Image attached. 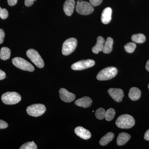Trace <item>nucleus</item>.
<instances>
[{"instance_id":"f257e3e1","label":"nucleus","mask_w":149,"mask_h":149,"mask_svg":"<svg viewBox=\"0 0 149 149\" xmlns=\"http://www.w3.org/2000/svg\"><path fill=\"white\" fill-rule=\"evenodd\" d=\"M118 127L123 129H128L133 127L135 120L133 116L128 114L121 115L118 118L116 121Z\"/></svg>"},{"instance_id":"f03ea898","label":"nucleus","mask_w":149,"mask_h":149,"mask_svg":"<svg viewBox=\"0 0 149 149\" xmlns=\"http://www.w3.org/2000/svg\"><path fill=\"white\" fill-rule=\"evenodd\" d=\"M117 72L115 67H108L101 70L97 75V78L100 81L110 80L116 76Z\"/></svg>"},{"instance_id":"7ed1b4c3","label":"nucleus","mask_w":149,"mask_h":149,"mask_svg":"<svg viewBox=\"0 0 149 149\" xmlns=\"http://www.w3.org/2000/svg\"><path fill=\"white\" fill-rule=\"evenodd\" d=\"M1 100L3 103L6 104H15L21 101V97L16 92H7L3 94Z\"/></svg>"},{"instance_id":"20e7f679","label":"nucleus","mask_w":149,"mask_h":149,"mask_svg":"<svg viewBox=\"0 0 149 149\" xmlns=\"http://www.w3.org/2000/svg\"><path fill=\"white\" fill-rule=\"evenodd\" d=\"M76 10L79 14L87 15L93 13L94 8L91 3L86 1H77L76 6Z\"/></svg>"},{"instance_id":"39448f33","label":"nucleus","mask_w":149,"mask_h":149,"mask_svg":"<svg viewBox=\"0 0 149 149\" xmlns=\"http://www.w3.org/2000/svg\"><path fill=\"white\" fill-rule=\"evenodd\" d=\"M77 43V40L75 38H70L65 40L63 45V54L68 56L72 53L76 49Z\"/></svg>"},{"instance_id":"423d86ee","label":"nucleus","mask_w":149,"mask_h":149,"mask_svg":"<svg viewBox=\"0 0 149 149\" xmlns=\"http://www.w3.org/2000/svg\"><path fill=\"white\" fill-rule=\"evenodd\" d=\"M12 63L17 68L22 70L29 72L35 70L34 66L30 63L22 58H14L12 59Z\"/></svg>"},{"instance_id":"0eeeda50","label":"nucleus","mask_w":149,"mask_h":149,"mask_svg":"<svg viewBox=\"0 0 149 149\" xmlns=\"http://www.w3.org/2000/svg\"><path fill=\"white\" fill-rule=\"evenodd\" d=\"M26 54L33 63L39 68H43L45 65L43 59L37 51L34 49H29L27 51Z\"/></svg>"},{"instance_id":"6e6552de","label":"nucleus","mask_w":149,"mask_h":149,"mask_svg":"<svg viewBox=\"0 0 149 149\" xmlns=\"http://www.w3.org/2000/svg\"><path fill=\"white\" fill-rule=\"evenodd\" d=\"M46 110L45 106L41 104H34L27 107V113L33 117L41 116L45 113Z\"/></svg>"},{"instance_id":"1a4fd4ad","label":"nucleus","mask_w":149,"mask_h":149,"mask_svg":"<svg viewBox=\"0 0 149 149\" xmlns=\"http://www.w3.org/2000/svg\"><path fill=\"white\" fill-rule=\"evenodd\" d=\"M95 62L93 60H85L73 63L71 67L73 70H81L92 67L95 65Z\"/></svg>"},{"instance_id":"9d476101","label":"nucleus","mask_w":149,"mask_h":149,"mask_svg":"<svg viewBox=\"0 0 149 149\" xmlns=\"http://www.w3.org/2000/svg\"><path fill=\"white\" fill-rule=\"evenodd\" d=\"M110 96L115 101L120 102L122 101L123 98L124 97L123 92L121 89L119 88H110L108 91Z\"/></svg>"},{"instance_id":"9b49d317","label":"nucleus","mask_w":149,"mask_h":149,"mask_svg":"<svg viewBox=\"0 0 149 149\" xmlns=\"http://www.w3.org/2000/svg\"><path fill=\"white\" fill-rule=\"evenodd\" d=\"M59 92L61 99L63 101L65 102H70L75 98V95L74 94L70 93L64 88H61Z\"/></svg>"},{"instance_id":"f8f14e48","label":"nucleus","mask_w":149,"mask_h":149,"mask_svg":"<svg viewBox=\"0 0 149 149\" xmlns=\"http://www.w3.org/2000/svg\"><path fill=\"white\" fill-rule=\"evenodd\" d=\"M74 0H67L63 5V9L65 13L67 16H70L73 13L75 7Z\"/></svg>"},{"instance_id":"ddd939ff","label":"nucleus","mask_w":149,"mask_h":149,"mask_svg":"<svg viewBox=\"0 0 149 149\" xmlns=\"http://www.w3.org/2000/svg\"><path fill=\"white\" fill-rule=\"evenodd\" d=\"M74 133L77 136L84 140H88L91 137V132L81 126L76 127L74 129Z\"/></svg>"},{"instance_id":"4468645a","label":"nucleus","mask_w":149,"mask_h":149,"mask_svg":"<svg viewBox=\"0 0 149 149\" xmlns=\"http://www.w3.org/2000/svg\"><path fill=\"white\" fill-rule=\"evenodd\" d=\"M112 10L110 7H107L103 11L101 15V21L104 24H108L111 20Z\"/></svg>"},{"instance_id":"2eb2a0df","label":"nucleus","mask_w":149,"mask_h":149,"mask_svg":"<svg viewBox=\"0 0 149 149\" xmlns=\"http://www.w3.org/2000/svg\"><path fill=\"white\" fill-rule=\"evenodd\" d=\"M92 103H93V101L91 98L88 97H84L77 100L74 103L77 106L82 107L84 108H86L91 107Z\"/></svg>"},{"instance_id":"dca6fc26","label":"nucleus","mask_w":149,"mask_h":149,"mask_svg":"<svg viewBox=\"0 0 149 149\" xmlns=\"http://www.w3.org/2000/svg\"><path fill=\"white\" fill-rule=\"evenodd\" d=\"M105 40L102 36H99L97 38V42L95 45L92 48V52L95 54H98L99 52L103 50Z\"/></svg>"},{"instance_id":"f3484780","label":"nucleus","mask_w":149,"mask_h":149,"mask_svg":"<svg viewBox=\"0 0 149 149\" xmlns=\"http://www.w3.org/2000/svg\"><path fill=\"white\" fill-rule=\"evenodd\" d=\"M141 92L139 88L133 87L130 89L128 96L130 100L133 101L139 100L141 97Z\"/></svg>"},{"instance_id":"a211bd4d","label":"nucleus","mask_w":149,"mask_h":149,"mask_svg":"<svg viewBox=\"0 0 149 149\" xmlns=\"http://www.w3.org/2000/svg\"><path fill=\"white\" fill-rule=\"evenodd\" d=\"M130 139L129 134L125 133H121L118 135L117 139V144L118 146L125 145Z\"/></svg>"},{"instance_id":"6ab92c4d","label":"nucleus","mask_w":149,"mask_h":149,"mask_svg":"<svg viewBox=\"0 0 149 149\" xmlns=\"http://www.w3.org/2000/svg\"><path fill=\"white\" fill-rule=\"evenodd\" d=\"M113 43V39L110 37H108L104 44L103 52L105 54L110 53L112 51Z\"/></svg>"},{"instance_id":"aec40b11","label":"nucleus","mask_w":149,"mask_h":149,"mask_svg":"<svg viewBox=\"0 0 149 149\" xmlns=\"http://www.w3.org/2000/svg\"><path fill=\"white\" fill-rule=\"evenodd\" d=\"M114 136V134L111 132L107 133L100 139V144L102 146H107L111 141H112Z\"/></svg>"},{"instance_id":"412c9836","label":"nucleus","mask_w":149,"mask_h":149,"mask_svg":"<svg viewBox=\"0 0 149 149\" xmlns=\"http://www.w3.org/2000/svg\"><path fill=\"white\" fill-rule=\"evenodd\" d=\"M11 51L10 49L6 47H3L1 49L0 58L2 60L5 61L10 58Z\"/></svg>"},{"instance_id":"4be33fe9","label":"nucleus","mask_w":149,"mask_h":149,"mask_svg":"<svg viewBox=\"0 0 149 149\" xmlns=\"http://www.w3.org/2000/svg\"><path fill=\"white\" fill-rule=\"evenodd\" d=\"M131 40L134 42L138 44H143L146 41V37L143 34H137L132 35Z\"/></svg>"},{"instance_id":"5701e85b","label":"nucleus","mask_w":149,"mask_h":149,"mask_svg":"<svg viewBox=\"0 0 149 149\" xmlns=\"http://www.w3.org/2000/svg\"><path fill=\"white\" fill-rule=\"evenodd\" d=\"M115 111L112 108H110L106 111L105 118L107 121H111L114 118L115 115Z\"/></svg>"},{"instance_id":"b1692460","label":"nucleus","mask_w":149,"mask_h":149,"mask_svg":"<svg viewBox=\"0 0 149 149\" xmlns=\"http://www.w3.org/2000/svg\"><path fill=\"white\" fill-rule=\"evenodd\" d=\"M136 47V45L135 43L129 42L127 43L125 46L124 49L125 51L128 53H132L135 51Z\"/></svg>"},{"instance_id":"393cba45","label":"nucleus","mask_w":149,"mask_h":149,"mask_svg":"<svg viewBox=\"0 0 149 149\" xmlns=\"http://www.w3.org/2000/svg\"><path fill=\"white\" fill-rule=\"evenodd\" d=\"M20 149H37V147L36 144L33 141L28 142L23 144L19 148Z\"/></svg>"},{"instance_id":"a878e982","label":"nucleus","mask_w":149,"mask_h":149,"mask_svg":"<svg viewBox=\"0 0 149 149\" xmlns=\"http://www.w3.org/2000/svg\"><path fill=\"white\" fill-rule=\"evenodd\" d=\"M106 111L105 109L102 108H100L97 109L95 112V116L97 118L100 120H102L105 118Z\"/></svg>"},{"instance_id":"bb28decb","label":"nucleus","mask_w":149,"mask_h":149,"mask_svg":"<svg viewBox=\"0 0 149 149\" xmlns=\"http://www.w3.org/2000/svg\"><path fill=\"white\" fill-rule=\"evenodd\" d=\"M8 11L6 8H2L0 7V17L2 19H6L8 17Z\"/></svg>"},{"instance_id":"cd10ccee","label":"nucleus","mask_w":149,"mask_h":149,"mask_svg":"<svg viewBox=\"0 0 149 149\" xmlns=\"http://www.w3.org/2000/svg\"><path fill=\"white\" fill-rule=\"evenodd\" d=\"M103 0H90V3L93 6H97L102 2Z\"/></svg>"},{"instance_id":"c85d7f7f","label":"nucleus","mask_w":149,"mask_h":149,"mask_svg":"<svg viewBox=\"0 0 149 149\" xmlns=\"http://www.w3.org/2000/svg\"><path fill=\"white\" fill-rule=\"evenodd\" d=\"M5 36V33L3 29H0V44H2L4 42V39Z\"/></svg>"},{"instance_id":"c756f323","label":"nucleus","mask_w":149,"mask_h":149,"mask_svg":"<svg viewBox=\"0 0 149 149\" xmlns=\"http://www.w3.org/2000/svg\"><path fill=\"white\" fill-rule=\"evenodd\" d=\"M8 127V124L4 120H0V129H5Z\"/></svg>"},{"instance_id":"7c9ffc66","label":"nucleus","mask_w":149,"mask_h":149,"mask_svg":"<svg viewBox=\"0 0 149 149\" xmlns=\"http://www.w3.org/2000/svg\"><path fill=\"white\" fill-rule=\"evenodd\" d=\"M36 1L37 0H25L24 4L26 6L30 7L33 4L34 1Z\"/></svg>"},{"instance_id":"2f4dec72","label":"nucleus","mask_w":149,"mask_h":149,"mask_svg":"<svg viewBox=\"0 0 149 149\" xmlns=\"http://www.w3.org/2000/svg\"><path fill=\"white\" fill-rule=\"evenodd\" d=\"M18 0H8V5L10 6H14L16 4Z\"/></svg>"},{"instance_id":"473e14b6","label":"nucleus","mask_w":149,"mask_h":149,"mask_svg":"<svg viewBox=\"0 0 149 149\" xmlns=\"http://www.w3.org/2000/svg\"><path fill=\"white\" fill-rule=\"evenodd\" d=\"M6 77V74L5 72L3 71L0 69V80H3Z\"/></svg>"},{"instance_id":"72a5a7b5","label":"nucleus","mask_w":149,"mask_h":149,"mask_svg":"<svg viewBox=\"0 0 149 149\" xmlns=\"http://www.w3.org/2000/svg\"><path fill=\"white\" fill-rule=\"evenodd\" d=\"M144 139L146 141H149V129L147 130L144 135Z\"/></svg>"},{"instance_id":"f704fd0d","label":"nucleus","mask_w":149,"mask_h":149,"mask_svg":"<svg viewBox=\"0 0 149 149\" xmlns=\"http://www.w3.org/2000/svg\"><path fill=\"white\" fill-rule=\"evenodd\" d=\"M146 68L147 70L149 72V60L147 62L146 64Z\"/></svg>"},{"instance_id":"c9c22d12","label":"nucleus","mask_w":149,"mask_h":149,"mask_svg":"<svg viewBox=\"0 0 149 149\" xmlns=\"http://www.w3.org/2000/svg\"><path fill=\"white\" fill-rule=\"evenodd\" d=\"M148 88H149V85H148Z\"/></svg>"},{"instance_id":"e433bc0d","label":"nucleus","mask_w":149,"mask_h":149,"mask_svg":"<svg viewBox=\"0 0 149 149\" xmlns=\"http://www.w3.org/2000/svg\"><path fill=\"white\" fill-rule=\"evenodd\" d=\"M79 1H83V0H79Z\"/></svg>"}]
</instances>
